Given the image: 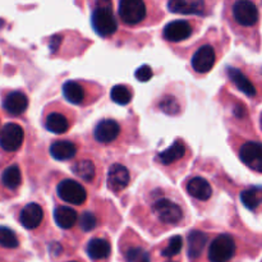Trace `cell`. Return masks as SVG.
<instances>
[{"label": "cell", "instance_id": "1", "mask_svg": "<svg viewBox=\"0 0 262 262\" xmlns=\"http://www.w3.org/2000/svg\"><path fill=\"white\" fill-rule=\"evenodd\" d=\"M92 27L97 35L102 37H109L117 31L118 23L113 13V7L110 3H102L95 8L91 17Z\"/></svg>", "mask_w": 262, "mask_h": 262}, {"label": "cell", "instance_id": "2", "mask_svg": "<svg viewBox=\"0 0 262 262\" xmlns=\"http://www.w3.org/2000/svg\"><path fill=\"white\" fill-rule=\"evenodd\" d=\"M154 215L161 223L168 225H177L183 220V210L170 199H159L151 206Z\"/></svg>", "mask_w": 262, "mask_h": 262}, {"label": "cell", "instance_id": "3", "mask_svg": "<svg viewBox=\"0 0 262 262\" xmlns=\"http://www.w3.org/2000/svg\"><path fill=\"white\" fill-rule=\"evenodd\" d=\"M25 142V129L18 123H7L0 129V148L4 152H17Z\"/></svg>", "mask_w": 262, "mask_h": 262}, {"label": "cell", "instance_id": "4", "mask_svg": "<svg viewBox=\"0 0 262 262\" xmlns=\"http://www.w3.org/2000/svg\"><path fill=\"white\" fill-rule=\"evenodd\" d=\"M235 243L230 235H217L209 248V258L211 262H228L234 256Z\"/></svg>", "mask_w": 262, "mask_h": 262}, {"label": "cell", "instance_id": "5", "mask_svg": "<svg viewBox=\"0 0 262 262\" xmlns=\"http://www.w3.org/2000/svg\"><path fill=\"white\" fill-rule=\"evenodd\" d=\"M118 12L125 25H138L146 17V5L141 0H122Z\"/></svg>", "mask_w": 262, "mask_h": 262}, {"label": "cell", "instance_id": "6", "mask_svg": "<svg viewBox=\"0 0 262 262\" xmlns=\"http://www.w3.org/2000/svg\"><path fill=\"white\" fill-rule=\"evenodd\" d=\"M233 18L235 22L239 23L241 26L245 27H252L257 23L258 17V9L256 7L255 3L248 2V0H239L233 4Z\"/></svg>", "mask_w": 262, "mask_h": 262}, {"label": "cell", "instance_id": "7", "mask_svg": "<svg viewBox=\"0 0 262 262\" xmlns=\"http://www.w3.org/2000/svg\"><path fill=\"white\" fill-rule=\"evenodd\" d=\"M58 196L71 205H83L87 200L86 189L72 179H66L58 184Z\"/></svg>", "mask_w": 262, "mask_h": 262}, {"label": "cell", "instance_id": "8", "mask_svg": "<svg viewBox=\"0 0 262 262\" xmlns=\"http://www.w3.org/2000/svg\"><path fill=\"white\" fill-rule=\"evenodd\" d=\"M3 109L8 115L12 117H19L26 113L28 107V97L23 91L15 90V91L5 92L3 95Z\"/></svg>", "mask_w": 262, "mask_h": 262}, {"label": "cell", "instance_id": "9", "mask_svg": "<svg viewBox=\"0 0 262 262\" xmlns=\"http://www.w3.org/2000/svg\"><path fill=\"white\" fill-rule=\"evenodd\" d=\"M193 33V26L191 22L183 19H177L168 23L164 27L163 36L166 41L170 42H181L189 38Z\"/></svg>", "mask_w": 262, "mask_h": 262}, {"label": "cell", "instance_id": "10", "mask_svg": "<svg viewBox=\"0 0 262 262\" xmlns=\"http://www.w3.org/2000/svg\"><path fill=\"white\" fill-rule=\"evenodd\" d=\"M215 61H216V55L214 48L211 45H204L196 51L191 64L196 73L206 74L214 68Z\"/></svg>", "mask_w": 262, "mask_h": 262}, {"label": "cell", "instance_id": "11", "mask_svg": "<svg viewBox=\"0 0 262 262\" xmlns=\"http://www.w3.org/2000/svg\"><path fill=\"white\" fill-rule=\"evenodd\" d=\"M239 158L248 168L262 173V143L252 141L243 143L239 150Z\"/></svg>", "mask_w": 262, "mask_h": 262}, {"label": "cell", "instance_id": "12", "mask_svg": "<svg viewBox=\"0 0 262 262\" xmlns=\"http://www.w3.org/2000/svg\"><path fill=\"white\" fill-rule=\"evenodd\" d=\"M18 220H19L20 225L28 230H33L41 225L43 220V210L36 202H31L27 204L18 215Z\"/></svg>", "mask_w": 262, "mask_h": 262}, {"label": "cell", "instance_id": "13", "mask_svg": "<svg viewBox=\"0 0 262 262\" xmlns=\"http://www.w3.org/2000/svg\"><path fill=\"white\" fill-rule=\"evenodd\" d=\"M130 181V174L128 169L122 164H114L110 166L107 173V187L110 191L119 193L127 188Z\"/></svg>", "mask_w": 262, "mask_h": 262}, {"label": "cell", "instance_id": "14", "mask_svg": "<svg viewBox=\"0 0 262 262\" xmlns=\"http://www.w3.org/2000/svg\"><path fill=\"white\" fill-rule=\"evenodd\" d=\"M120 133V125L114 119H102L97 123L95 127L94 135L97 142L100 143H112L117 140Z\"/></svg>", "mask_w": 262, "mask_h": 262}, {"label": "cell", "instance_id": "15", "mask_svg": "<svg viewBox=\"0 0 262 262\" xmlns=\"http://www.w3.org/2000/svg\"><path fill=\"white\" fill-rule=\"evenodd\" d=\"M22 171L17 164L5 168L0 174V187L9 193H15L22 186Z\"/></svg>", "mask_w": 262, "mask_h": 262}, {"label": "cell", "instance_id": "16", "mask_svg": "<svg viewBox=\"0 0 262 262\" xmlns=\"http://www.w3.org/2000/svg\"><path fill=\"white\" fill-rule=\"evenodd\" d=\"M168 8L170 12L179 13V14H205L206 13V4L204 2L193 0H173L168 3Z\"/></svg>", "mask_w": 262, "mask_h": 262}, {"label": "cell", "instance_id": "17", "mask_svg": "<svg viewBox=\"0 0 262 262\" xmlns=\"http://www.w3.org/2000/svg\"><path fill=\"white\" fill-rule=\"evenodd\" d=\"M186 189L192 197L200 200V201H206L212 194V188L210 183L201 177H194V178L189 179L186 184Z\"/></svg>", "mask_w": 262, "mask_h": 262}, {"label": "cell", "instance_id": "18", "mask_svg": "<svg viewBox=\"0 0 262 262\" xmlns=\"http://www.w3.org/2000/svg\"><path fill=\"white\" fill-rule=\"evenodd\" d=\"M228 77H229L230 81L233 82L235 87L239 90L241 92H243L245 95H247L248 97H255L256 96V87L253 86L252 82L237 68H233V67H228Z\"/></svg>", "mask_w": 262, "mask_h": 262}, {"label": "cell", "instance_id": "19", "mask_svg": "<svg viewBox=\"0 0 262 262\" xmlns=\"http://www.w3.org/2000/svg\"><path fill=\"white\" fill-rule=\"evenodd\" d=\"M45 128L55 135H63L71 128V122L63 113L51 112L45 118Z\"/></svg>", "mask_w": 262, "mask_h": 262}, {"label": "cell", "instance_id": "20", "mask_svg": "<svg viewBox=\"0 0 262 262\" xmlns=\"http://www.w3.org/2000/svg\"><path fill=\"white\" fill-rule=\"evenodd\" d=\"M186 154H187L186 145H184V142H182V141L178 140L176 141L170 147L161 151V152L158 155V160L160 161L161 164H164V165H171V164H176L177 161L182 160Z\"/></svg>", "mask_w": 262, "mask_h": 262}, {"label": "cell", "instance_id": "21", "mask_svg": "<svg viewBox=\"0 0 262 262\" xmlns=\"http://www.w3.org/2000/svg\"><path fill=\"white\" fill-rule=\"evenodd\" d=\"M87 253L92 260H104L112 253V246L105 238H94L87 246Z\"/></svg>", "mask_w": 262, "mask_h": 262}, {"label": "cell", "instance_id": "22", "mask_svg": "<svg viewBox=\"0 0 262 262\" xmlns=\"http://www.w3.org/2000/svg\"><path fill=\"white\" fill-rule=\"evenodd\" d=\"M77 152V146L71 141H55L50 146V155L55 160L66 161L73 158Z\"/></svg>", "mask_w": 262, "mask_h": 262}, {"label": "cell", "instance_id": "23", "mask_svg": "<svg viewBox=\"0 0 262 262\" xmlns=\"http://www.w3.org/2000/svg\"><path fill=\"white\" fill-rule=\"evenodd\" d=\"M63 95L69 102L74 105H81L84 101V89L78 81H68L63 86Z\"/></svg>", "mask_w": 262, "mask_h": 262}, {"label": "cell", "instance_id": "24", "mask_svg": "<svg viewBox=\"0 0 262 262\" xmlns=\"http://www.w3.org/2000/svg\"><path fill=\"white\" fill-rule=\"evenodd\" d=\"M54 219L63 229H71L77 222V212L68 206H58L54 210Z\"/></svg>", "mask_w": 262, "mask_h": 262}, {"label": "cell", "instance_id": "25", "mask_svg": "<svg viewBox=\"0 0 262 262\" xmlns=\"http://www.w3.org/2000/svg\"><path fill=\"white\" fill-rule=\"evenodd\" d=\"M207 242V235L200 230H193L188 235V255L191 258H199Z\"/></svg>", "mask_w": 262, "mask_h": 262}, {"label": "cell", "instance_id": "26", "mask_svg": "<svg viewBox=\"0 0 262 262\" xmlns=\"http://www.w3.org/2000/svg\"><path fill=\"white\" fill-rule=\"evenodd\" d=\"M241 201L251 211L262 206V187H250L241 193Z\"/></svg>", "mask_w": 262, "mask_h": 262}, {"label": "cell", "instance_id": "27", "mask_svg": "<svg viewBox=\"0 0 262 262\" xmlns=\"http://www.w3.org/2000/svg\"><path fill=\"white\" fill-rule=\"evenodd\" d=\"M72 170H73V173L76 174L77 177L83 179L84 182H92L95 176H96V168H95V164L92 163L91 160L77 161V163L72 166Z\"/></svg>", "mask_w": 262, "mask_h": 262}, {"label": "cell", "instance_id": "28", "mask_svg": "<svg viewBox=\"0 0 262 262\" xmlns=\"http://www.w3.org/2000/svg\"><path fill=\"white\" fill-rule=\"evenodd\" d=\"M110 97L114 102L119 105H128L133 97L132 90L125 84H117L112 89L110 92Z\"/></svg>", "mask_w": 262, "mask_h": 262}, {"label": "cell", "instance_id": "29", "mask_svg": "<svg viewBox=\"0 0 262 262\" xmlns=\"http://www.w3.org/2000/svg\"><path fill=\"white\" fill-rule=\"evenodd\" d=\"M0 247L7 250H15L19 247V239L15 232L7 227H0Z\"/></svg>", "mask_w": 262, "mask_h": 262}, {"label": "cell", "instance_id": "30", "mask_svg": "<svg viewBox=\"0 0 262 262\" xmlns=\"http://www.w3.org/2000/svg\"><path fill=\"white\" fill-rule=\"evenodd\" d=\"M125 260L127 262H150V256L143 247L132 246L125 251Z\"/></svg>", "mask_w": 262, "mask_h": 262}, {"label": "cell", "instance_id": "31", "mask_svg": "<svg viewBox=\"0 0 262 262\" xmlns=\"http://www.w3.org/2000/svg\"><path fill=\"white\" fill-rule=\"evenodd\" d=\"M182 247H183V239L179 235H176V237H173L169 241L168 246L163 250V256H165V257H173V256L178 255L181 252Z\"/></svg>", "mask_w": 262, "mask_h": 262}, {"label": "cell", "instance_id": "32", "mask_svg": "<svg viewBox=\"0 0 262 262\" xmlns=\"http://www.w3.org/2000/svg\"><path fill=\"white\" fill-rule=\"evenodd\" d=\"M160 109L168 115H177L181 112V105L174 97L165 96L160 102Z\"/></svg>", "mask_w": 262, "mask_h": 262}, {"label": "cell", "instance_id": "33", "mask_svg": "<svg viewBox=\"0 0 262 262\" xmlns=\"http://www.w3.org/2000/svg\"><path fill=\"white\" fill-rule=\"evenodd\" d=\"M97 224V219L94 214L91 212H84L81 216V220H79V225H81V229L83 232H91Z\"/></svg>", "mask_w": 262, "mask_h": 262}, {"label": "cell", "instance_id": "34", "mask_svg": "<svg viewBox=\"0 0 262 262\" xmlns=\"http://www.w3.org/2000/svg\"><path fill=\"white\" fill-rule=\"evenodd\" d=\"M152 76H154V72L148 66L140 67V68L137 69V72H136V78L141 82L150 81V79L152 78Z\"/></svg>", "mask_w": 262, "mask_h": 262}, {"label": "cell", "instance_id": "35", "mask_svg": "<svg viewBox=\"0 0 262 262\" xmlns=\"http://www.w3.org/2000/svg\"><path fill=\"white\" fill-rule=\"evenodd\" d=\"M261 123H262V118H261Z\"/></svg>", "mask_w": 262, "mask_h": 262}, {"label": "cell", "instance_id": "36", "mask_svg": "<svg viewBox=\"0 0 262 262\" xmlns=\"http://www.w3.org/2000/svg\"><path fill=\"white\" fill-rule=\"evenodd\" d=\"M73 262H76V261H73Z\"/></svg>", "mask_w": 262, "mask_h": 262}]
</instances>
